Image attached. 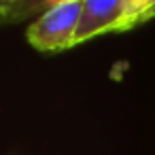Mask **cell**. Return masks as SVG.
I'll return each instance as SVG.
<instances>
[{
  "label": "cell",
  "instance_id": "1",
  "mask_svg": "<svg viewBox=\"0 0 155 155\" xmlns=\"http://www.w3.org/2000/svg\"><path fill=\"white\" fill-rule=\"evenodd\" d=\"M155 15V0H85L77 43L108 32H123Z\"/></svg>",
  "mask_w": 155,
  "mask_h": 155
},
{
  "label": "cell",
  "instance_id": "2",
  "mask_svg": "<svg viewBox=\"0 0 155 155\" xmlns=\"http://www.w3.org/2000/svg\"><path fill=\"white\" fill-rule=\"evenodd\" d=\"M85 0H68L47 9L36 21L30 24L26 36L38 51H62L77 45V30L81 24Z\"/></svg>",
  "mask_w": 155,
  "mask_h": 155
},
{
  "label": "cell",
  "instance_id": "3",
  "mask_svg": "<svg viewBox=\"0 0 155 155\" xmlns=\"http://www.w3.org/2000/svg\"><path fill=\"white\" fill-rule=\"evenodd\" d=\"M62 2H68V0H41V5H47V9H51L55 5H62Z\"/></svg>",
  "mask_w": 155,
  "mask_h": 155
},
{
  "label": "cell",
  "instance_id": "4",
  "mask_svg": "<svg viewBox=\"0 0 155 155\" xmlns=\"http://www.w3.org/2000/svg\"><path fill=\"white\" fill-rule=\"evenodd\" d=\"M5 2H19V0H5Z\"/></svg>",
  "mask_w": 155,
  "mask_h": 155
}]
</instances>
